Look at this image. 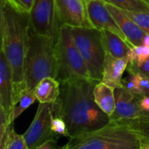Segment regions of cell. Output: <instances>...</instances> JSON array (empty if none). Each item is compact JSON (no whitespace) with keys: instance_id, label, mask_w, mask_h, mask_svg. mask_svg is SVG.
<instances>
[{"instance_id":"5","label":"cell","mask_w":149,"mask_h":149,"mask_svg":"<svg viewBox=\"0 0 149 149\" xmlns=\"http://www.w3.org/2000/svg\"><path fill=\"white\" fill-rule=\"evenodd\" d=\"M56 51L58 65L57 79L60 84L73 79H92L85 59L75 44L71 26H60Z\"/></svg>"},{"instance_id":"11","label":"cell","mask_w":149,"mask_h":149,"mask_svg":"<svg viewBox=\"0 0 149 149\" xmlns=\"http://www.w3.org/2000/svg\"><path fill=\"white\" fill-rule=\"evenodd\" d=\"M89 18L93 26L98 30L112 31L127 41L120 26L107 10L103 0H90L86 2Z\"/></svg>"},{"instance_id":"27","label":"cell","mask_w":149,"mask_h":149,"mask_svg":"<svg viewBox=\"0 0 149 149\" xmlns=\"http://www.w3.org/2000/svg\"><path fill=\"white\" fill-rule=\"evenodd\" d=\"M136 76V80H137V85H138V89L139 93L141 95H147L149 93V78L138 73V72H134Z\"/></svg>"},{"instance_id":"30","label":"cell","mask_w":149,"mask_h":149,"mask_svg":"<svg viewBox=\"0 0 149 149\" xmlns=\"http://www.w3.org/2000/svg\"><path fill=\"white\" fill-rule=\"evenodd\" d=\"M56 143H57L56 141H50L36 149H58L59 147H58Z\"/></svg>"},{"instance_id":"36","label":"cell","mask_w":149,"mask_h":149,"mask_svg":"<svg viewBox=\"0 0 149 149\" xmlns=\"http://www.w3.org/2000/svg\"><path fill=\"white\" fill-rule=\"evenodd\" d=\"M148 95H149V93H148Z\"/></svg>"},{"instance_id":"34","label":"cell","mask_w":149,"mask_h":149,"mask_svg":"<svg viewBox=\"0 0 149 149\" xmlns=\"http://www.w3.org/2000/svg\"><path fill=\"white\" fill-rule=\"evenodd\" d=\"M144 1H145V2H147V3L149 4V0H144Z\"/></svg>"},{"instance_id":"3","label":"cell","mask_w":149,"mask_h":149,"mask_svg":"<svg viewBox=\"0 0 149 149\" xmlns=\"http://www.w3.org/2000/svg\"><path fill=\"white\" fill-rule=\"evenodd\" d=\"M56 41L57 38L53 37L39 35L30 29L24 65L26 88L34 90L45 78L57 79L58 65Z\"/></svg>"},{"instance_id":"31","label":"cell","mask_w":149,"mask_h":149,"mask_svg":"<svg viewBox=\"0 0 149 149\" xmlns=\"http://www.w3.org/2000/svg\"><path fill=\"white\" fill-rule=\"evenodd\" d=\"M140 141H141V149H149V142L141 138Z\"/></svg>"},{"instance_id":"13","label":"cell","mask_w":149,"mask_h":149,"mask_svg":"<svg viewBox=\"0 0 149 149\" xmlns=\"http://www.w3.org/2000/svg\"><path fill=\"white\" fill-rule=\"evenodd\" d=\"M0 108L10 117L13 108V79L10 65L0 52Z\"/></svg>"},{"instance_id":"21","label":"cell","mask_w":149,"mask_h":149,"mask_svg":"<svg viewBox=\"0 0 149 149\" xmlns=\"http://www.w3.org/2000/svg\"><path fill=\"white\" fill-rule=\"evenodd\" d=\"M0 149H29V148L24 135L16 133L12 124L8 131L4 144Z\"/></svg>"},{"instance_id":"26","label":"cell","mask_w":149,"mask_h":149,"mask_svg":"<svg viewBox=\"0 0 149 149\" xmlns=\"http://www.w3.org/2000/svg\"><path fill=\"white\" fill-rule=\"evenodd\" d=\"M129 75L126 79L122 80V85L123 87L128 90L129 92L135 93V94H140L139 89H138V85H137V80H136V76L134 72H128ZM141 95V94H140Z\"/></svg>"},{"instance_id":"28","label":"cell","mask_w":149,"mask_h":149,"mask_svg":"<svg viewBox=\"0 0 149 149\" xmlns=\"http://www.w3.org/2000/svg\"><path fill=\"white\" fill-rule=\"evenodd\" d=\"M127 71L133 72H138V73L143 74L149 78V58L141 65H138V66L128 65Z\"/></svg>"},{"instance_id":"8","label":"cell","mask_w":149,"mask_h":149,"mask_svg":"<svg viewBox=\"0 0 149 149\" xmlns=\"http://www.w3.org/2000/svg\"><path fill=\"white\" fill-rule=\"evenodd\" d=\"M60 26L55 0H35L30 13V29L37 34L57 38Z\"/></svg>"},{"instance_id":"12","label":"cell","mask_w":149,"mask_h":149,"mask_svg":"<svg viewBox=\"0 0 149 149\" xmlns=\"http://www.w3.org/2000/svg\"><path fill=\"white\" fill-rule=\"evenodd\" d=\"M105 4L116 21L117 24L120 26L127 42L133 46L143 45V39L147 35L146 31L131 17H129L121 9L107 2H105Z\"/></svg>"},{"instance_id":"20","label":"cell","mask_w":149,"mask_h":149,"mask_svg":"<svg viewBox=\"0 0 149 149\" xmlns=\"http://www.w3.org/2000/svg\"><path fill=\"white\" fill-rule=\"evenodd\" d=\"M128 65L138 66L142 65L149 58V46L141 45L132 46L127 54Z\"/></svg>"},{"instance_id":"2","label":"cell","mask_w":149,"mask_h":149,"mask_svg":"<svg viewBox=\"0 0 149 149\" xmlns=\"http://www.w3.org/2000/svg\"><path fill=\"white\" fill-rule=\"evenodd\" d=\"M1 51L12 72L13 107L18 102L25 85V57L30 33V14L21 13L1 0Z\"/></svg>"},{"instance_id":"35","label":"cell","mask_w":149,"mask_h":149,"mask_svg":"<svg viewBox=\"0 0 149 149\" xmlns=\"http://www.w3.org/2000/svg\"><path fill=\"white\" fill-rule=\"evenodd\" d=\"M85 1H86V2H87V1H90V0H85Z\"/></svg>"},{"instance_id":"9","label":"cell","mask_w":149,"mask_h":149,"mask_svg":"<svg viewBox=\"0 0 149 149\" xmlns=\"http://www.w3.org/2000/svg\"><path fill=\"white\" fill-rule=\"evenodd\" d=\"M58 21L61 25L94 28L89 18L85 0H55Z\"/></svg>"},{"instance_id":"1","label":"cell","mask_w":149,"mask_h":149,"mask_svg":"<svg viewBox=\"0 0 149 149\" xmlns=\"http://www.w3.org/2000/svg\"><path fill=\"white\" fill-rule=\"evenodd\" d=\"M93 79H73L60 85L59 115L66 123L69 140L98 130L110 122L107 116L96 104L93 89L98 84Z\"/></svg>"},{"instance_id":"19","label":"cell","mask_w":149,"mask_h":149,"mask_svg":"<svg viewBox=\"0 0 149 149\" xmlns=\"http://www.w3.org/2000/svg\"><path fill=\"white\" fill-rule=\"evenodd\" d=\"M107 3L129 11H147L149 12V4L144 0H103Z\"/></svg>"},{"instance_id":"6","label":"cell","mask_w":149,"mask_h":149,"mask_svg":"<svg viewBox=\"0 0 149 149\" xmlns=\"http://www.w3.org/2000/svg\"><path fill=\"white\" fill-rule=\"evenodd\" d=\"M72 36L87 65L92 79L100 82L106 52L102 44L101 31L96 28L72 27Z\"/></svg>"},{"instance_id":"4","label":"cell","mask_w":149,"mask_h":149,"mask_svg":"<svg viewBox=\"0 0 149 149\" xmlns=\"http://www.w3.org/2000/svg\"><path fill=\"white\" fill-rule=\"evenodd\" d=\"M68 149H141L139 135L127 123L107 126L69 140Z\"/></svg>"},{"instance_id":"22","label":"cell","mask_w":149,"mask_h":149,"mask_svg":"<svg viewBox=\"0 0 149 149\" xmlns=\"http://www.w3.org/2000/svg\"><path fill=\"white\" fill-rule=\"evenodd\" d=\"M52 132L54 137L58 140V137H69L68 128L65 121L59 115H53L52 118Z\"/></svg>"},{"instance_id":"25","label":"cell","mask_w":149,"mask_h":149,"mask_svg":"<svg viewBox=\"0 0 149 149\" xmlns=\"http://www.w3.org/2000/svg\"><path fill=\"white\" fill-rule=\"evenodd\" d=\"M8 5L21 13L30 14L35 0H3Z\"/></svg>"},{"instance_id":"16","label":"cell","mask_w":149,"mask_h":149,"mask_svg":"<svg viewBox=\"0 0 149 149\" xmlns=\"http://www.w3.org/2000/svg\"><path fill=\"white\" fill-rule=\"evenodd\" d=\"M115 89L103 82H99L93 89V97L98 107L109 117L115 110Z\"/></svg>"},{"instance_id":"23","label":"cell","mask_w":149,"mask_h":149,"mask_svg":"<svg viewBox=\"0 0 149 149\" xmlns=\"http://www.w3.org/2000/svg\"><path fill=\"white\" fill-rule=\"evenodd\" d=\"M127 124L139 135V138L149 142V119H141Z\"/></svg>"},{"instance_id":"17","label":"cell","mask_w":149,"mask_h":149,"mask_svg":"<svg viewBox=\"0 0 149 149\" xmlns=\"http://www.w3.org/2000/svg\"><path fill=\"white\" fill-rule=\"evenodd\" d=\"M60 82L55 78L42 79L34 88L37 100L39 103L55 102L60 95Z\"/></svg>"},{"instance_id":"32","label":"cell","mask_w":149,"mask_h":149,"mask_svg":"<svg viewBox=\"0 0 149 149\" xmlns=\"http://www.w3.org/2000/svg\"><path fill=\"white\" fill-rule=\"evenodd\" d=\"M143 45L149 46V33H147V35L145 36L143 39Z\"/></svg>"},{"instance_id":"10","label":"cell","mask_w":149,"mask_h":149,"mask_svg":"<svg viewBox=\"0 0 149 149\" xmlns=\"http://www.w3.org/2000/svg\"><path fill=\"white\" fill-rule=\"evenodd\" d=\"M115 110L110 117V121L129 123L142 119L140 108V98L141 95L135 94L124 87L116 88Z\"/></svg>"},{"instance_id":"24","label":"cell","mask_w":149,"mask_h":149,"mask_svg":"<svg viewBox=\"0 0 149 149\" xmlns=\"http://www.w3.org/2000/svg\"><path fill=\"white\" fill-rule=\"evenodd\" d=\"M124 12L129 17H131L136 24H138L146 31V33H149V12L147 11L136 12V11H129V10H124Z\"/></svg>"},{"instance_id":"14","label":"cell","mask_w":149,"mask_h":149,"mask_svg":"<svg viewBox=\"0 0 149 149\" xmlns=\"http://www.w3.org/2000/svg\"><path fill=\"white\" fill-rule=\"evenodd\" d=\"M127 58H114L106 54L101 82L116 89L123 87L122 77L128 66Z\"/></svg>"},{"instance_id":"15","label":"cell","mask_w":149,"mask_h":149,"mask_svg":"<svg viewBox=\"0 0 149 149\" xmlns=\"http://www.w3.org/2000/svg\"><path fill=\"white\" fill-rule=\"evenodd\" d=\"M102 44L106 54L113 56L114 58H127L130 48L133 46L127 41L117 34L107 31L101 30Z\"/></svg>"},{"instance_id":"33","label":"cell","mask_w":149,"mask_h":149,"mask_svg":"<svg viewBox=\"0 0 149 149\" xmlns=\"http://www.w3.org/2000/svg\"><path fill=\"white\" fill-rule=\"evenodd\" d=\"M58 149H68V145L67 144H65V146H63V147H59V148Z\"/></svg>"},{"instance_id":"7","label":"cell","mask_w":149,"mask_h":149,"mask_svg":"<svg viewBox=\"0 0 149 149\" xmlns=\"http://www.w3.org/2000/svg\"><path fill=\"white\" fill-rule=\"evenodd\" d=\"M57 100L51 103H39L31 124L23 134L29 149L38 148L50 141H57L52 132V118L57 109Z\"/></svg>"},{"instance_id":"18","label":"cell","mask_w":149,"mask_h":149,"mask_svg":"<svg viewBox=\"0 0 149 149\" xmlns=\"http://www.w3.org/2000/svg\"><path fill=\"white\" fill-rule=\"evenodd\" d=\"M35 100H37V97H36L34 90L29 89V88L24 89V92L22 93V95L18 102L12 108V111L10 116V122L13 123L17 118H18L28 107H30L35 102Z\"/></svg>"},{"instance_id":"29","label":"cell","mask_w":149,"mask_h":149,"mask_svg":"<svg viewBox=\"0 0 149 149\" xmlns=\"http://www.w3.org/2000/svg\"><path fill=\"white\" fill-rule=\"evenodd\" d=\"M140 108L142 119H149V95H141L140 98Z\"/></svg>"}]
</instances>
